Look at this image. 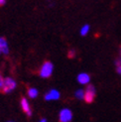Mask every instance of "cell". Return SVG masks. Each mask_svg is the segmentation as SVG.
Returning a JSON list of instances; mask_svg holds the SVG:
<instances>
[{
    "instance_id": "9c48e42d",
    "label": "cell",
    "mask_w": 121,
    "mask_h": 122,
    "mask_svg": "<svg viewBox=\"0 0 121 122\" xmlns=\"http://www.w3.org/2000/svg\"><path fill=\"white\" fill-rule=\"evenodd\" d=\"M27 94L28 96L30 97V98H36V97L38 96L39 94V91L37 88H35V87H29L28 88V91H27Z\"/></svg>"
},
{
    "instance_id": "8fae6325",
    "label": "cell",
    "mask_w": 121,
    "mask_h": 122,
    "mask_svg": "<svg viewBox=\"0 0 121 122\" xmlns=\"http://www.w3.org/2000/svg\"><path fill=\"white\" fill-rule=\"evenodd\" d=\"M75 97H76V99H78V100H83V99H84V90L81 89V88L76 90Z\"/></svg>"
},
{
    "instance_id": "7a4b0ae2",
    "label": "cell",
    "mask_w": 121,
    "mask_h": 122,
    "mask_svg": "<svg viewBox=\"0 0 121 122\" xmlns=\"http://www.w3.org/2000/svg\"><path fill=\"white\" fill-rule=\"evenodd\" d=\"M95 96H96V89L94 87V85L92 84H87V86L84 89V101L88 104L92 103L95 99Z\"/></svg>"
},
{
    "instance_id": "277c9868",
    "label": "cell",
    "mask_w": 121,
    "mask_h": 122,
    "mask_svg": "<svg viewBox=\"0 0 121 122\" xmlns=\"http://www.w3.org/2000/svg\"><path fill=\"white\" fill-rule=\"evenodd\" d=\"M72 120V111L69 108H64L59 113L60 122H70Z\"/></svg>"
},
{
    "instance_id": "30bf717a",
    "label": "cell",
    "mask_w": 121,
    "mask_h": 122,
    "mask_svg": "<svg viewBox=\"0 0 121 122\" xmlns=\"http://www.w3.org/2000/svg\"><path fill=\"white\" fill-rule=\"evenodd\" d=\"M89 30H90V26L88 25V24H84V25L81 28L80 30V34L81 36H82V37H84V36H86L89 32Z\"/></svg>"
},
{
    "instance_id": "4fadbf2b",
    "label": "cell",
    "mask_w": 121,
    "mask_h": 122,
    "mask_svg": "<svg viewBox=\"0 0 121 122\" xmlns=\"http://www.w3.org/2000/svg\"><path fill=\"white\" fill-rule=\"evenodd\" d=\"M115 70H116V72H117V74L121 76V64H119V65H115Z\"/></svg>"
},
{
    "instance_id": "52a82bcc",
    "label": "cell",
    "mask_w": 121,
    "mask_h": 122,
    "mask_svg": "<svg viewBox=\"0 0 121 122\" xmlns=\"http://www.w3.org/2000/svg\"><path fill=\"white\" fill-rule=\"evenodd\" d=\"M76 81L81 84H88L90 81V76L86 72H81L76 76Z\"/></svg>"
},
{
    "instance_id": "2e32d148",
    "label": "cell",
    "mask_w": 121,
    "mask_h": 122,
    "mask_svg": "<svg viewBox=\"0 0 121 122\" xmlns=\"http://www.w3.org/2000/svg\"><path fill=\"white\" fill-rule=\"evenodd\" d=\"M6 1H7V0H0V7L4 6L6 4Z\"/></svg>"
},
{
    "instance_id": "ba28073f",
    "label": "cell",
    "mask_w": 121,
    "mask_h": 122,
    "mask_svg": "<svg viewBox=\"0 0 121 122\" xmlns=\"http://www.w3.org/2000/svg\"><path fill=\"white\" fill-rule=\"evenodd\" d=\"M8 55L9 54V47L8 42L4 37H0V55Z\"/></svg>"
},
{
    "instance_id": "ac0fdd59",
    "label": "cell",
    "mask_w": 121,
    "mask_h": 122,
    "mask_svg": "<svg viewBox=\"0 0 121 122\" xmlns=\"http://www.w3.org/2000/svg\"><path fill=\"white\" fill-rule=\"evenodd\" d=\"M119 56L121 57V46L119 47Z\"/></svg>"
},
{
    "instance_id": "5b68a950",
    "label": "cell",
    "mask_w": 121,
    "mask_h": 122,
    "mask_svg": "<svg viewBox=\"0 0 121 122\" xmlns=\"http://www.w3.org/2000/svg\"><path fill=\"white\" fill-rule=\"evenodd\" d=\"M20 105L23 112L26 114L27 117H31L32 116V108L30 106V103L28 101V99L26 97H22L21 100H20Z\"/></svg>"
},
{
    "instance_id": "9a60e30c",
    "label": "cell",
    "mask_w": 121,
    "mask_h": 122,
    "mask_svg": "<svg viewBox=\"0 0 121 122\" xmlns=\"http://www.w3.org/2000/svg\"><path fill=\"white\" fill-rule=\"evenodd\" d=\"M119 64H121V57L117 58L115 61H114V65H119Z\"/></svg>"
},
{
    "instance_id": "7c38bea8",
    "label": "cell",
    "mask_w": 121,
    "mask_h": 122,
    "mask_svg": "<svg viewBox=\"0 0 121 122\" xmlns=\"http://www.w3.org/2000/svg\"><path fill=\"white\" fill-rule=\"evenodd\" d=\"M76 51L75 50V49H71V50L69 51V53H68V57L70 59H74V58H76Z\"/></svg>"
},
{
    "instance_id": "e0dca14e",
    "label": "cell",
    "mask_w": 121,
    "mask_h": 122,
    "mask_svg": "<svg viewBox=\"0 0 121 122\" xmlns=\"http://www.w3.org/2000/svg\"><path fill=\"white\" fill-rule=\"evenodd\" d=\"M40 121H42V122H46V121H47V119H46V118H41V119H40Z\"/></svg>"
},
{
    "instance_id": "3957f363",
    "label": "cell",
    "mask_w": 121,
    "mask_h": 122,
    "mask_svg": "<svg viewBox=\"0 0 121 122\" xmlns=\"http://www.w3.org/2000/svg\"><path fill=\"white\" fill-rule=\"evenodd\" d=\"M17 86V82L16 81H14L12 77H6L4 78V84H3V87H2V91L3 93H11Z\"/></svg>"
},
{
    "instance_id": "6da1fadb",
    "label": "cell",
    "mask_w": 121,
    "mask_h": 122,
    "mask_svg": "<svg viewBox=\"0 0 121 122\" xmlns=\"http://www.w3.org/2000/svg\"><path fill=\"white\" fill-rule=\"evenodd\" d=\"M54 71V65L52 62H44L43 65L41 66V69L39 71V76L42 78H49Z\"/></svg>"
},
{
    "instance_id": "8992f818",
    "label": "cell",
    "mask_w": 121,
    "mask_h": 122,
    "mask_svg": "<svg viewBox=\"0 0 121 122\" xmlns=\"http://www.w3.org/2000/svg\"><path fill=\"white\" fill-rule=\"evenodd\" d=\"M60 91L58 89L53 88V89H50L45 94L44 98H45L46 101H52V100H58V99H60Z\"/></svg>"
},
{
    "instance_id": "5bb4252c",
    "label": "cell",
    "mask_w": 121,
    "mask_h": 122,
    "mask_svg": "<svg viewBox=\"0 0 121 122\" xmlns=\"http://www.w3.org/2000/svg\"><path fill=\"white\" fill-rule=\"evenodd\" d=\"M3 84H4V77L2 76L1 72H0V89L2 90V87H3Z\"/></svg>"
}]
</instances>
